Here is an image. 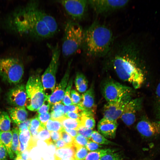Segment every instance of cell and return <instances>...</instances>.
Segmentation results:
<instances>
[{
  "label": "cell",
  "mask_w": 160,
  "mask_h": 160,
  "mask_svg": "<svg viewBox=\"0 0 160 160\" xmlns=\"http://www.w3.org/2000/svg\"><path fill=\"white\" fill-rule=\"evenodd\" d=\"M147 43L137 36H129L114 42L105 57L110 60L119 78L131 83L135 89L140 88L144 81L141 64L150 52Z\"/></svg>",
  "instance_id": "obj_1"
},
{
  "label": "cell",
  "mask_w": 160,
  "mask_h": 160,
  "mask_svg": "<svg viewBox=\"0 0 160 160\" xmlns=\"http://www.w3.org/2000/svg\"><path fill=\"white\" fill-rule=\"evenodd\" d=\"M4 24L14 33L37 41L52 38L58 31L55 19L43 9L38 1H31L14 10Z\"/></svg>",
  "instance_id": "obj_2"
},
{
  "label": "cell",
  "mask_w": 160,
  "mask_h": 160,
  "mask_svg": "<svg viewBox=\"0 0 160 160\" xmlns=\"http://www.w3.org/2000/svg\"><path fill=\"white\" fill-rule=\"evenodd\" d=\"M113 42L114 37L111 29L97 20L84 29L82 48L88 56L105 57L110 51Z\"/></svg>",
  "instance_id": "obj_3"
},
{
  "label": "cell",
  "mask_w": 160,
  "mask_h": 160,
  "mask_svg": "<svg viewBox=\"0 0 160 160\" xmlns=\"http://www.w3.org/2000/svg\"><path fill=\"white\" fill-rule=\"evenodd\" d=\"M64 28L62 53L64 57L67 58L82 48L84 29L77 22L71 20L66 22Z\"/></svg>",
  "instance_id": "obj_4"
},
{
  "label": "cell",
  "mask_w": 160,
  "mask_h": 160,
  "mask_svg": "<svg viewBox=\"0 0 160 160\" xmlns=\"http://www.w3.org/2000/svg\"><path fill=\"white\" fill-rule=\"evenodd\" d=\"M27 100L26 107L30 111H37L47 101V95L44 90L38 73L30 76L25 86Z\"/></svg>",
  "instance_id": "obj_5"
},
{
  "label": "cell",
  "mask_w": 160,
  "mask_h": 160,
  "mask_svg": "<svg viewBox=\"0 0 160 160\" xmlns=\"http://www.w3.org/2000/svg\"><path fill=\"white\" fill-rule=\"evenodd\" d=\"M24 73L23 64L18 59L11 57L0 59V76L4 81L17 84L21 81Z\"/></svg>",
  "instance_id": "obj_6"
},
{
  "label": "cell",
  "mask_w": 160,
  "mask_h": 160,
  "mask_svg": "<svg viewBox=\"0 0 160 160\" xmlns=\"http://www.w3.org/2000/svg\"><path fill=\"white\" fill-rule=\"evenodd\" d=\"M52 52L50 63L41 76V81L44 91H53L56 84V75L58 66L61 50L58 44L48 45Z\"/></svg>",
  "instance_id": "obj_7"
},
{
  "label": "cell",
  "mask_w": 160,
  "mask_h": 160,
  "mask_svg": "<svg viewBox=\"0 0 160 160\" xmlns=\"http://www.w3.org/2000/svg\"><path fill=\"white\" fill-rule=\"evenodd\" d=\"M132 89L115 81L106 82L102 88V94L107 102L119 100L124 97L132 95Z\"/></svg>",
  "instance_id": "obj_8"
},
{
  "label": "cell",
  "mask_w": 160,
  "mask_h": 160,
  "mask_svg": "<svg viewBox=\"0 0 160 160\" xmlns=\"http://www.w3.org/2000/svg\"><path fill=\"white\" fill-rule=\"evenodd\" d=\"M129 1L126 0H88V5L98 15L106 14L121 9L125 7Z\"/></svg>",
  "instance_id": "obj_9"
},
{
  "label": "cell",
  "mask_w": 160,
  "mask_h": 160,
  "mask_svg": "<svg viewBox=\"0 0 160 160\" xmlns=\"http://www.w3.org/2000/svg\"><path fill=\"white\" fill-rule=\"evenodd\" d=\"M57 1L64 7L73 20L77 22L85 17L88 5V0H59Z\"/></svg>",
  "instance_id": "obj_10"
},
{
  "label": "cell",
  "mask_w": 160,
  "mask_h": 160,
  "mask_svg": "<svg viewBox=\"0 0 160 160\" xmlns=\"http://www.w3.org/2000/svg\"><path fill=\"white\" fill-rule=\"evenodd\" d=\"M131 95H128L117 101L107 102L103 107V118L117 121L120 117L126 105L131 100Z\"/></svg>",
  "instance_id": "obj_11"
},
{
  "label": "cell",
  "mask_w": 160,
  "mask_h": 160,
  "mask_svg": "<svg viewBox=\"0 0 160 160\" xmlns=\"http://www.w3.org/2000/svg\"><path fill=\"white\" fill-rule=\"evenodd\" d=\"M72 60L68 62L66 71L61 81L53 92L47 96V101L51 105L62 102L69 77Z\"/></svg>",
  "instance_id": "obj_12"
},
{
  "label": "cell",
  "mask_w": 160,
  "mask_h": 160,
  "mask_svg": "<svg viewBox=\"0 0 160 160\" xmlns=\"http://www.w3.org/2000/svg\"><path fill=\"white\" fill-rule=\"evenodd\" d=\"M7 100L9 104L14 107L26 106L27 96L25 86L18 84L11 89L7 94Z\"/></svg>",
  "instance_id": "obj_13"
},
{
  "label": "cell",
  "mask_w": 160,
  "mask_h": 160,
  "mask_svg": "<svg viewBox=\"0 0 160 160\" xmlns=\"http://www.w3.org/2000/svg\"><path fill=\"white\" fill-rule=\"evenodd\" d=\"M136 128L142 136L153 137L160 135V120L152 121L145 117L138 122Z\"/></svg>",
  "instance_id": "obj_14"
},
{
  "label": "cell",
  "mask_w": 160,
  "mask_h": 160,
  "mask_svg": "<svg viewBox=\"0 0 160 160\" xmlns=\"http://www.w3.org/2000/svg\"><path fill=\"white\" fill-rule=\"evenodd\" d=\"M142 102V98H137L131 100L126 105L120 118L126 125L130 126L135 122L136 113L141 109Z\"/></svg>",
  "instance_id": "obj_15"
},
{
  "label": "cell",
  "mask_w": 160,
  "mask_h": 160,
  "mask_svg": "<svg viewBox=\"0 0 160 160\" xmlns=\"http://www.w3.org/2000/svg\"><path fill=\"white\" fill-rule=\"evenodd\" d=\"M77 105L81 112L95 115L96 106L93 86L82 94L81 101Z\"/></svg>",
  "instance_id": "obj_16"
},
{
  "label": "cell",
  "mask_w": 160,
  "mask_h": 160,
  "mask_svg": "<svg viewBox=\"0 0 160 160\" xmlns=\"http://www.w3.org/2000/svg\"><path fill=\"white\" fill-rule=\"evenodd\" d=\"M118 124L116 121H111L104 118L98 122V132L107 139H113L116 135Z\"/></svg>",
  "instance_id": "obj_17"
},
{
  "label": "cell",
  "mask_w": 160,
  "mask_h": 160,
  "mask_svg": "<svg viewBox=\"0 0 160 160\" xmlns=\"http://www.w3.org/2000/svg\"><path fill=\"white\" fill-rule=\"evenodd\" d=\"M8 112L11 119L17 125L27 120L28 113L25 107H11Z\"/></svg>",
  "instance_id": "obj_18"
},
{
  "label": "cell",
  "mask_w": 160,
  "mask_h": 160,
  "mask_svg": "<svg viewBox=\"0 0 160 160\" xmlns=\"http://www.w3.org/2000/svg\"><path fill=\"white\" fill-rule=\"evenodd\" d=\"M12 131L1 132L0 134V140L5 147L9 156L11 159L14 158V154L12 149Z\"/></svg>",
  "instance_id": "obj_19"
},
{
  "label": "cell",
  "mask_w": 160,
  "mask_h": 160,
  "mask_svg": "<svg viewBox=\"0 0 160 160\" xmlns=\"http://www.w3.org/2000/svg\"><path fill=\"white\" fill-rule=\"evenodd\" d=\"M76 148L74 145L56 149L54 157L60 159H74Z\"/></svg>",
  "instance_id": "obj_20"
},
{
  "label": "cell",
  "mask_w": 160,
  "mask_h": 160,
  "mask_svg": "<svg viewBox=\"0 0 160 160\" xmlns=\"http://www.w3.org/2000/svg\"><path fill=\"white\" fill-rule=\"evenodd\" d=\"M117 151L116 149L105 148L91 151L88 153L84 160H100L103 156Z\"/></svg>",
  "instance_id": "obj_21"
},
{
  "label": "cell",
  "mask_w": 160,
  "mask_h": 160,
  "mask_svg": "<svg viewBox=\"0 0 160 160\" xmlns=\"http://www.w3.org/2000/svg\"><path fill=\"white\" fill-rule=\"evenodd\" d=\"M64 128L77 130L81 126L80 120L67 118L64 116L58 120Z\"/></svg>",
  "instance_id": "obj_22"
},
{
  "label": "cell",
  "mask_w": 160,
  "mask_h": 160,
  "mask_svg": "<svg viewBox=\"0 0 160 160\" xmlns=\"http://www.w3.org/2000/svg\"><path fill=\"white\" fill-rule=\"evenodd\" d=\"M76 87L80 92H85L88 88V82L85 76L82 73H78L75 81Z\"/></svg>",
  "instance_id": "obj_23"
},
{
  "label": "cell",
  "mask_w": 160,
  "mask_h": 160,
  "mask_svg": "<svg viewBox=\"0 0 160 160\" xmlns=\"http://www.w3.org/2000/svg\"><path fill=\"white\" fill-rule=\"evenodd\" d=\"M11 119L8 113L0 109V130L1 132L10 131Z\"/></svg>",
  "instance_id": "obj_24"
},
{
  "label": "cell",
  "mask_w": 160,
  "mask_h": 160,
  "mask_svg": "<svg viewBox=\"0 0 160 160\" xmlns=\"http://www.w3.org/2000/svg\"><path fill=\"white\" fill-rule=\"evenodd\" d=\"M80 121L82 126L93 129L95 126L94 115L81 112Z\"/></svg>",
  "instance_id": "obj_25"
},
{
  "label": "cell",
  "mask_w": 160,
  "mask_h": 160,
  "mask_svg": "<svg viewBox=\"0 0 160 160\" xmlns=\"http://www.w3.org/2000/svg\"><path fill=\"white\" fill-rule=\"evenodd\" d=\"M89 139L100 145H117L116 144L108 140L98 132L96 131H93Z\"/></svg>",
  "instance_id": "obj_26"
},
{
  "label": "cell",
  "mask_w": 160,
  "mask_h": 160,
  "mask_svg": "<svg viewBox=\"0 0 160 160\" xmlns=\"http://www.w3.org/2000/svg\"><path fill=\"white\" fill-rule=\"evenodd\" d=\"M12 133V149L14 155L16 156L20 153L19 149V131L18 127L14 128Z\"/></svg>",
  "instance_id": "obj_27"
},
{
  "label": "cell",
  "mask_w": 160,
  "mask_h": 160,
  "mask_svg": "<svg viewBox=\"0 0 160 160\" xmlns=\"http://www.w3.org/2000/svg\"><path fill=\"white\" fill-rule=\"evenodd\" d=\"M45 127L49 132H60L63 129L61 123L57 120L50 119L47 122Z\"/></svg>",
  "instance_id": "obj_28"
},
{
  "label": "cell",
  "mask_w": 160,
  "mask_h": 160,
  "mask_svg": "<svg viewBox=\"0 0 160 160\" xmlns=\"http://www.w3.org/2000/svg\"><path fill=\"white\" fill-rule=\"evenodd\" d=\"M154 106L156 118L160 120V82L158 84L156 89Z\"/></svg>",
  "instance_id": "obj_29"
},
{
  "label": "cell",
  "mask_w": 160,
  "mask_h": 160,
  "mask_svg": "<svg viewBox=\"0 0 160 160\" xmlns=\"http://www.w3.org/2000/svg\"><path fill=\"white\" fill-rule=\"evenodd\" d=\"M73 82V79L72 78L69 81H68L66 89L62 101V103L65 105H69L73 104L70 97V93Z\"/></svg>",
  "instance_id": "obj_30"
},
{
  "label": "cell",
  "mask_w": 160,
  "mask_h": 160,
  "mask_svg": "<svg viewBox=\"0 0 160 160\" xmlns=\"http://www.w3.org/2000/svg\"><path fill=\"white\" fill-rule=\"evenodd\" d=\"M37 138L38 140L40 139L45 142L48 145H53L51 139L50 132L46 128L38 133Z\"/></svg>",
  "instance_id": "obj_31"
},
{
  "label": "cell",
  "mask_w": 160,
  "mask_h": 160,
  "mask_svg": "<svg viewBox=\"0 0 160 160\" xmlns=\"http://www.w3.org/2000/svg\"><path fill=\"white\" fill-rule=\"evenodd\" d=\"M89 141V139L78 134L74 139L73 144L76 148L82 146L86 147Z\"/></svg>",
  "instance_id": "obj_32"
},
{
  "label": "cell",
  "mask_w": 160,
  "mask_h": 160,
  "mask_svg": "<svg viewBox=\"0 0 160 160\" xmlns=\"http://www.w3.org/2000/svg\"><path fill=\"white\" fill-rule=\"evenodd\" d=\"M76 148L74 160H84L88 154V150L85 147H80Z\"/></svg>",
  "instance_id": "obj_33"
},
{
  "label": "cell",
  "mask_w": 160,
  "mask_h": 160,
  "mask_svg": "<svg viewBox=\"0 0 160 160\" xmlns=\"http://www.w3.org/2000/svg\"><path fill=\"white\" fill-rule=\"evenodd\" d=\"M123 154L121 152H115L108 153L103 156L100 160H122Z\"/></svg>",
  "instance_id": "obj_34"
},
{
  "label": "cell",
  "mask_w": 160,
  "mask_h": 160,
  "mask_svg": "<svg viewBox=\"0 0 160 160\" xmlns=\"http://www.w3.org/2000/svg\"><path fill=\"white\" fill-rule=\"evenodd\" d=\"M29 128L37 131L39 132L46 128L45 126L41 124L37 117L31 119Z\"/></svg>",
  "instance_id": "obj_35"
},
{
  "label": "cell",
  "mask_w": 160,
  "mask_h": 160,
  "mask_svg": "<svg viewBox=\"0 0 160 160\" xmlns=\"http://www.w3.org/2000/svg\"><path fill=\"white\" fill-rule=\"evenodd\" d=\"M62 139L68 147L73 145L74 138L63 129L60 132Z\"/></svg>",
  "instance_id": "obj_36"
},
{
  "label": "cell",
  "mask_w": 160,
  "mask_h": 160,
  "mask_svg": "<svg viewBox=\"0 0 160 160\" xmlns=\"http://www.w3.org/2000/svg\"><path fill=\"white\" fill-rule=\"evenodd\" d=\"M77 131L78 134L89 140L93 131L92 129L87 128L82 125L78 129Z\"/></svg>",
  "instance_id": "obj_37"
},
{
  "label": "cell",
  "mask_w": 160,
  "mask_h": 160,
  "mask_svg": "<svg viewBox=\"0 0 160 160\" xmlns=\"http://www.w3.org/2000/svg\"><path fill=\"white\" fill-rule=\"evenodd\" d=\"M70 97L73 104L78 105L80 103L81 99V96L74 89L71 91Z\"/></svg>",
  "instance_id": "obj_38"
},
{
  "label": "cell",
  "mask_w": 160,
  "mask_h": 160,
  "mask_svg": "<svg viewBox=\"0 0 160 160\" xmlns=\"http://www.w3.org/2000/svg\"><path fill=\"white\" fill-rule=\"evenodd\" d=\"M73 112L76 113H80L81 111L80 110L77 105L72 104L69 105H65L64 106V114L68 112Z\"/></svg>",
  "instance_id": "obj_39"
},
{
  "label": "cell",
  "mask_w": 160,
  "mask_h": 160,
  "mask_svg": "<svg viewBox=\"0 0 160 160\" xmlns=\"http://www.w3.org/2000/svg\"><path fill=\"white\" fill-rule=\"evenodd\" d=\"M103 147V146L101 145H99L92 141L89 140L86 147L88 151L91 152L100 149Z\"/></svg>",
  "instance_id": "obj_40"
},
{
  "label": "cell",
  "mask_w": 160,
  "mask_h": 160,
  "mask_svg": "<svg viewBox=\"0 0 160 160\" xmlns=\"http://www.w3.org/2000/svg\"><path fill=\"white\" fill-rule=\"evenodd\" d=\"M36 117L41 124L45 126L47 121L51 118L50 113L48 112L43 114H39Z\"/></svg>",
  "instance_id": "obj_41"
},
{
  "label": "cell",
  "mask_w": 160,
  "mask_h": 160,
  "mask_svg": "<svg viewBox=\"0 0 160 160\" xmlns=\"http://www.w3.org/2000/svg\"><path fill=\"white\" fill-rule=\"evenodd\" d=\"M8 156L5 147L0 140V160H8Z\"/></svg>",
  "instance_id": "obj_42"
},
{
  "label": "cell",
  "mask_w": 160,
  "mask_h": 160,
  "mask_svg": "<svg viewBox=\"0 0 160 160\" xmlns=\"http://www.w3.org/2000/svg\"><path fill=\"white\" fill-rule=\"evenodd\" d=\"M51 106V110L52 112L61 113L64 114V105L62 103H56Z\"/></svg>",
  "instance_id": "obj_43"
},
{
  "label": "cell",
  "mask_w": 160,
  "mask_h": 160,
  "mask_svg": "<svg viewBox=\"0 0 160 160\" xmlns=\"http://www.w3.org/2000/svg\"><path fill=\"white\" fill-rule=\"evenodd\" d=\"M31 119L27 120L24 122L17 125L20 132L29 129L30 126Z\"/></svg>",
  "instance_id": "obj_44"
},
{
  "label": "cell",
  "mask_w": 160,
  "mask_h": 160,
  "mask_svg": "<svg viewBox=\"0 0 160 160\" xmlns=\"http://www.w3.org/2000/svg\"><path fill=\"white\" fill-rule=\"evenodd\" d=\"M50 105L48 102V104L44 103L39 108L37 111L39 114H43L48 112Z\"/></svg>",
  "instance_id": "obj_45"
},
{
  "label": "cell",
  "mask_w": 160,
  "mask_h": 160,
  "mask_svg": "<svg viewBox=\"0 0 160 160\" xmlns=\"http://www.w3.org/2000/svg\"><path fill=\"white\" fill-rule=\"evenodd\" d=\"M50 134L51 139L53 144L61 139V136L60 132L59 131H51L50 132Z\"/></svg>",
  "instance_id": "obj_46"
},
{
  "label": "cell",
  "mask_w": 160,
  "mask_h": 160,
  "mask_svg": "<svg viewBox=\"0 0 160 160\" xmlns=\"http://www.w3.org/2000/svg\"><path fill=\"white\" fill-rule=\"evenodd\" d=\"M65 117L73 119L80 120L81 115L80 113L74 112H68L64 115Z\"/></svg>",
  "instance_id": "obj_47"
},
{
  "label": "cell",
  "mask_w": 160,
  "mask_h": 160,
  "mask_svg": "<svg viewBox=\"0 0 160 160\" xmlns=\"http://www.w3.org/2000/svg\"><path fill=\"white\" fill-rule=\"evenodd\" d=\"M54 145H55L56 149L68 147L62 139H60L55 142L54 143Z\"/></svg>",
  "instance_id": "obj_48"
},
{
  "label": "cell",
  "mask_w": 160,
  "mask_h": 160,
  "mask_svg": "<svg viewBox=\"0 0 160 160\" xmlns=\"http://www.w3.org/2000/svg\"><path fill=\"white\" fill-rule=\"evenodd\" d=\"M64 130L74 139L78 134L77 130L72 129L64 128Z\"/></svg>",
  "instance_id": "obj_49"
},
{
  "label": "cell",
  "mask_w": 160,
  "mask_h": 160,
  "mask_svg": "<svg viewBox=\"0 0 160 160\" xmlns=\"http://www.w3.org/2000/svg\"><path fill=\"white\" fill-rule=\"evenodd\" d=\"M14 160H24L21 158L20 153L16 156Z\"/></svg>",
  "instance_id": "obj_50"
},
{
  "label": "cell",
  "mask_w": 160,
  "mask_h": 160,
  "mask_svg": "<svg viewBox=\"0 0 160 160\" xmlns=\"http://www.w3.org/2000/svg\"><path fill=\"white\" fill-rule=\"evenodd\" d=\"M54 160H74V159H60L54 157Z\"/></svg>",
  "instance_id": "obj_51"
},
{
  "label": "cell",
  "mask_w": 160,
  "mask_h": 160,
  "mask_svg": "<svg viewBox=\"0 0 160 160\" xmlns=\"http://www.w3.org/2000/svg\"><path fill=\"white\" fill-rule=\"evenodd\" d=\"M1 132V131L0 130V134Z\"/></svg>",
  "instance_id": "obj_52"
}]
</instances>
